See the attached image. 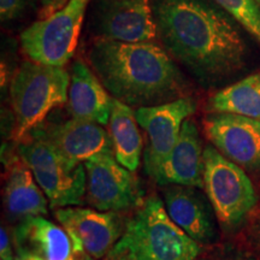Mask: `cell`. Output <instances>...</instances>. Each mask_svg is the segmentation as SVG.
<instances>
[{
    "mask_svg": "<svg viewBox=\"0 0 260 260\" xmlns=\"http://www.w3.org/2000/svg\"><path fill=\"white\" fill-rule=\"evenodd\" d=\"M68 110L74 118L106 125L110 122L113 98L86 61H74L70 74Z\"/></svg>",
    "mask_w": 260,
    "mask_h": 260,
    "instance_id": "18",
    "label": "cell"
},
{
    "mask_svg": "<svg viewBox=\"0 0 260 260\" xmlns=\"http://www.w3.org/2000/svg\"><path fill=\"white\" fill-rule=\"evenodd\" d=\"M87 59L112 98L132 107L189 96V82L167 50L154 41L95 39Z\"/></svg>",
    "mask_w": 260,
    "mask_h": 260,
    "instance_id": "2",
    "label": "cell"
},
{
    "mask_svg": "<svg viewBox=\"0 0 260 260\" xmlns=\"http://www.w3.org/2000/svg\"><path fill=\"white\" fill-rule=\"evenodd\" d=\"M254 2L256 3V4H258V5L260 6V0H254Z\"/></svg>",
    "mask_w": 260,
    "mask_h": 260,
    "instance_id": "28",
    "label": "cell"
},
{
    "mask_svg": "<svg viewBox=\"0 0 260 260\" xmlns=\"http://www.w3.org/2000/svg\"><path fill=\"white\" fill-rule=\"evenodd\" d=\"M0 258L2 260H16L9 232L4 226H2V230H0Z\"/></svg>",
    "mask_w": 260,
    "mask_h": 260,
    "instance_id": "25",
    "label": "cell"
},
{
    "mask_svg": "<svg viewBox=\"0 0 260 260\" xmlns=\"http://www.w3.org/2000/svg\"><path fill=\"white\" fill-rule=\"evenodd\" d=\"M213 3L260 41V6L254 0H213Z\"/></svg>",
    "mask_w": 260,
    "mask_h": 260,
    "instance_id": "21",
    "label": "cell"
},
{
    "mask_svg": "<svg viewBox=\"0 0 260 260\" xmlns=\"http://www.w3.org/2000/svg\"><path fill=\"white\" fill-rule=\"evenodd\" d=\"M195 260H207V259H204V258H200V259H198V258H197V259H195Z\"/></svg>",
    "mask_w": 260,
    "mask_h": 260,
    "instance_id": "30",
    "label": "cell"
},
{
    "mask_svg": "<svg viewBox=\"0 0 260 260\" xmlns=\"http://www.w3.org/2000/svg\"><path fill=\"white\" fill-rule=\"evenodd\" d=\"M17 153L31 170L52 209L83 204L87 194L83 162L74 164L67 160L46 140L31 132L19 140Z\"/></svg>",
    "mask_w": 260,
    "mask_h": 260,
    "instance_id": "5",
    "label": "cell"
},
{
    "mask_svg": "<svg viewBox=\"0 0 260 260\" xmlns=\"http://www.w3.org/2000/svg\"><path fill=\"white\" fill-rule=\"evenodd\" d=\"M201 246L170 218L157 197L146 198L105 260H195Z\"/></svg>",
    "mask_w": 260,
    "mask_h": 260,
    "instance_id": "3",
    "label": "cell"
},
{
    "mask_svg": "<svg viewBox=\"0 0 260 260\" xmlns=\"http://www.w3.org/2000/svg\"><path fill=\"white\" fill-rule=\"evenodd\" d=\"M157 38L205 87L245 69L248 46L240 24L206 0H152Z\"/></svg>",
    "mask_w": 260,
    "mask_h": 260,
    "instance_id": "1",
    "label": "cell"
},
{
    "mask_svg": "<svg viewBox=\"0 0 260 260\" xmlns=\"http://www.w3.org/2000/svg\"><path fill=\"white\" fill-rule=\"evenodd\" d=\"M56 219L69 235L74 253L93 259L106 258L118 242L126 220L119 212H106L80 206L60 207L54 211Z\"/></svg>",
    "mask_w": 260,
    "mask_h": 260,
    "instance_id": "9",
    "label": "cell"
},
{
    "mask_svg": "<svg viewBox=\"0 0 260 260\" xmlns=\"http://www.w3.org/2000/svg\"><path fill=\"white\" fill-rule=\"evenodd\" d=\"M16 256L27 260H70L74 248L64 228L44 216L22 219L14 228Z\"/></svg>",
    "mask_w": 260,
    "mask_h": 260,
    "instance_id": "15",
    "label": "cell"
},
{
    "mask_svg": "<svg viewBox=\"0 0 260 260\" xmlns=\"http://www.w3.org/2000/svg\"><path fill=\"white\" fill-rule=\"evenodd\" d=\"M211 112L233 113L260 119V73H255L218 90L210 98Z\"/></svg>",
    "mask_w": 260,
    "mask_h": 260,
    "instance_id": "20",
    "label": "cell"
},
{
    "mask_svg": "<svg viewBox=\"0 0 260 260\" xmlns=\"http://www.w3.org/2000/svg\"><path fill=\"white\" fill-rule=\"evenodd\" d=\"M4 207L12 222L32 216H46L48 199L18 153L6 161Z\"/></svg>",
    "mask_w": 260,
    "mask_h": 260,
    "instance_id": "17",
    "label": "cell"
},
{
    "mask_svg": "<svg viewBox=\"0 0 260 260\" xmlns=\"http://www.w3.org/2000/svg\"><path fill=\"white\" fill-rule=\"evenodd\" d=\"M195 111L197 102L191 96L135 110L139 125L148 136L144 165L146 174L153 181L160 170L161 164L176 145L182 125Z\"/></svg>",
    "mask_w": 260,
    "mask_h": 260,
    "instance_id": "10",
    "label": "cell"
},
{
    "mask_svg": "<svg viewBox=\"0 0 260 260\" xmlns=\"http://www.w3.org/2000/svg\"><path fill=\"white\" fill-rule=\"evenodd\" d=\"M162 197L170 218L198 245H209L216 240L212 205L198 188L171 184Z\"/></svg>",
    "mask_w": 260,
    "mask_h": 260,
    "instance_id": "14",
    "label": "cell"
},
{
    "mask_svg": "<svg viewBox=\"0 0 260 260\" xmlns=\"http://www.w3.org/2000/svg\"><path fill=\"white\" fill-rule=\"evenodd\" d=\"M204 188L224 230L241 228L258 204L246 171L213 146L204 148Z\"/></svg>",
    "mask_w": 260,
    "mask_h": 260,
    "instance_id": "6",
    "label": "cell"
},
{
    "mask_svg": "<svg viewBox=\"0 0 260 260\" xmlns=\"http://www.w3.org/2000/svg\"><path fill=\"white\" fill-rule=\"evenodd\" d=\"M16 260H21L19 258H17V256H16Z\"/></svg>",
    "mask_w": 260,
    "mask_h": 260,
    "instance_id": "31",
    "label": "cell"
},
{
    "mask_svg": "<svg viewBox=\"0 0 260 260\" xmlns=\"http://www.w3.org/2000/svg\"><path fill=\"white\" fill-rule=\"evenodd\" d=\"M207 260H260L258 256L247 252L245 249L237 248L235 246L228 245L216 249L213 255Z\"/></svg>",
    "mask_w": 260,
    "mask_h": 260,
    "instance_id": "23",
    "label": "cell"
},
{
    "mask_svg": "<svg viewBox=\"0 0 260 260\" xmlns=\"http://www.w3.org/2000/svg\"><path fill=\"white\" fill-rule=\"evenodd\" d=\"M70 0H40V14H39V18L45 19L50 17L60 9H63L65 5L69 3Z\"/></svg>",
    "mask_w": 260,
    "mask_h": 260,
    "instance_id": "24",
    "label": "cell"
},
{
    "mask_svg": "<svg viewBox=\"0 0 260 260\" xmlns=\"http://www.w3.org/2000/svg\"><path fill=\"white\" fill-rule=\"evenodd\" d=\"M70 79L64 68L35 63L30 59L22 63L10 86L16 140L19 141L44 123L52 110L68 104Z\"/></svg>",
    "mask_w": 260,
    "mask_h": 260,
    "instance_id": "4",
    "label": "cell"
},
{
    "mask_svg": "<svg viewBox=\"0 0 260 260\" xmlns=\"http://www.w3.org/2000/svg\"><path fill=\"white\" fill-rule=\"evenodd\" d=\"M92 0H70L50 17L39 19L22 31L21 47L29 59L63 68L74 57Z\"/></svg>",
    "mask_w": 260,
    "mask_h": 260,
    "instance_id": "7",
    "label": "cell"
},
{
    "mask_svg": "<svg viewBox=\"0 0 260 260\" xmlns=\"http://www.w3.org/2000/svg\"><path fill=\"white\" fill-rule=\"evenodd\" d=\"M154 182L160 186L204 188L203 141L193 121L183 123L176 145L161 164Z\"/></svg>",
    "mask_w": 260,
    "mask_h": 260,
    "instance_id": "16",
    "label": "cell"
},
{
    "mask_svg": "<svg viewBox=\"0 0 260 260\" xmlns=\"http://www.w3.org/2000/svg\"><path fill=\"white\" fill-rule=\"evenodd\" d=\"M254 237H255V241L258 245L260 246V220L258 222V224H256V226L254 228Z\"/></svg>",
    "mask_w": 260,
    "mask_h": 260,
    "instance_id": "26",
    "label": "cell"
},
{
    "mask_svg": "<svg viewBox=\"0 0 260 260\" xmlns=\"http://www.w3.org/2000/svg\"><path fill=\"white\" fill-rule=\"evenodd\" d=\"M204 130L224 157L243 170L260 171V119L211 112L204 118Z\"/></svg>",
    "mask_w": 260,
    "mask_h": 260,
    "instance_id": "12",
    "label": "cell"
},
{
    "mask_svg": "<svg viewBox=\"0 0 260 260\" xmlns=\"http://www.w3.org/2000/svg\"><path fill=\"white\" fill-rule=\"evenodd\" d=\"M87 172L86 201L106 212L136 210L145 190L135 172L119 164L113 153L98 154L83 162Z\"/></svg>",
    "mask_w": 260,
    "mask_h": 260,
    "instance_id": "8",
    "label": "cell"
},
{
    "mask_svg": "<svg viewBox=\"0 0 260 260\" xmlns=\"http://www.w3.org/2000/svg\"><path fill=\"white\" fill-rule=\"evenodd\" d=\"M90 24L96 39L122 42L154 41L152 0H92Z\"/></svg>",
    "mask_w": 260,
    "mask_h": 260,
    "instance_id": "11",
    "label": "cell"
},
{
    "mask_svg": "<svg viewBox=\"0 0 260 260\" xmlns=\"http://www.w3.org/2000/svg\"><path fill=\"white\" fill-rule=\"evenodd\" d=\"M109 124L115 158L123 167L135 172L144 147L135 111L132 106L113 98Z\"/></svg>",
    "mask_w": 260,
    "mask_h": 260,
    "instance_id": "19",
    "label": "cell"
},
{
    "mask_svg": "<svg viewBox=\"0 0 260 260\" xmlns=\"http://www.w3.org/2000/svg\"><path fill=\"white\" fill-rule=\"evenodd\" d=\"M83 258H84V260H95V259H93L92 256H89V255H83Z\"/></svg>",
    "mask_w": 260,
    "mask_h": 260,
    "instance_id": "27",
    "label": "cell"
},
{
    "mask_svg": "<svg viewBox=\"0 0 260 260\" xmlns=\"http://www.w3.org/2000/svg\"><path fill=\"white\" fill-rule=\"evenodd\" d=\"M70 260H84V258H83V259H76V258H71Z\"/></svg>",
    "mask_w": 260,
    "mask_h": 260,
    "instance_id": "29",
    "label": "cell"
},
{
    "mask_svg": "<svg viewBox=\"0 0 260 260\" xmlns=\"http://www.w3.org/2000/svg\"><path fill=\"white\" fill-rule=\"evenodd\" d=\"M31 133L46 140L61 157L74 164H81L98 154L113 153L111 135L90 121L71 117L59 123H41Z\"/></svg>",
    "mask_w": 260,
    "mask_h": 260,
    "instance_id": "13",
    "label": "cell"
},
{
    "mask_svg": "<svg viewBox=\"0 0 260 260\" xmlns=\"http://www.w3.org/2000/svg\"><path fill=\"white\" fill-rule=\"evenodd\" d=\"M37 9V0H0V17L3 23L21 19Z\"/></svg>",
    "mask_w": 260,
    "mask_h": 260,
    "instance_id": "22",
    "label": "cell"
}]
</instances>
